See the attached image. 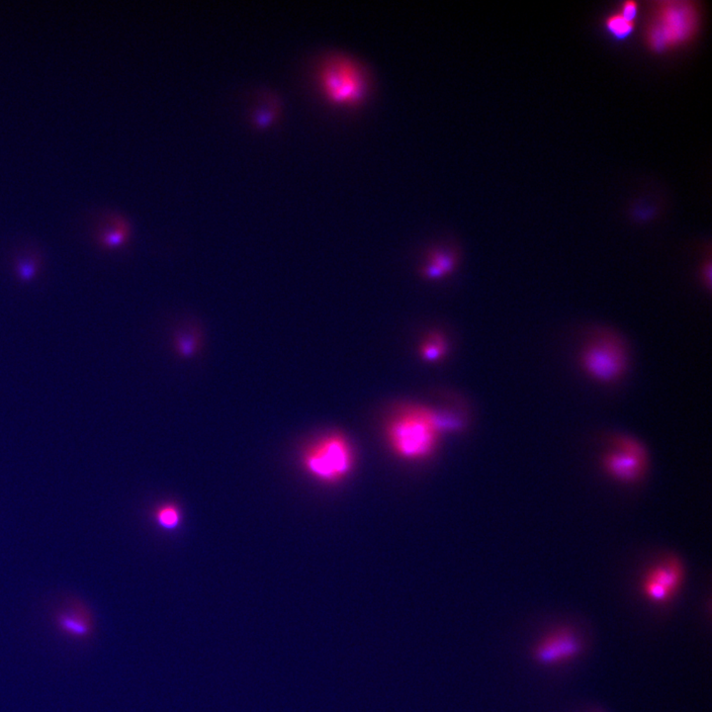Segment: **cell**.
<instances>
[{"label":"cell","instance_id":"6da1fadb","mask_svg":"<svg viewBox=\"0 0 712 712\" xmlns=\"http://www.w3.org/2000/svg\"><path fill=\"white\" fill-rule=\"evenodd\" d=\"M451 420L424 406H405L387 422V443L397 457L422 461L431 457Z\"/></svg>","mask_w":712,"mask_h":712},{"label":"cell","instance_id":"7a4b0ae2","mask_svg":"<svg viewBox=\"0 0 712 712\" xmlns=\"http://www.w3.org/2000/svg\"><path fill=\"white\" fill-rule=\"evenodd\" d=\"M581 373L597 385L608 387L625 379L632 366V350L625 336L611 327H592L577 353Z\"/></svg>","mask_w":712,"mask_h":712},{"label":"cell","instance_id":"3957f363","mask_svg":"<svg viewBox=\"0 0 712 712\" xmlns=\"http://www.w3.org/2000/svg\"><path fill=\"white\" fill-rule=\"evenodd\" d=\"M317 87L327 104L341 108L362 104L370 90V78L364 64L345 52H329L316 69Z\"/></svg>","mask_w":712,"mask_h":712},{"label":"cell","instance_id":"277c9868","mask_svg":"<svg viewBox=\"0 0 712 712\" xmlns=\"http://www.w3.org/2000/svg\"><path fill=\"white\" fill-rule=\"evenodd\" d=\"M355 453L348 437L329 432L310 444L302 454V466L317 481L336 484L350 475Z\"/></svg>","mask_w":712,"mask_h":712},{"label":"cell","instance_id":"5b68a950","mask_svg":"<svg viewBox=\"0 0 712 712\" xmlns=\"http://www.w3.org/2000/svg\"><path fill=\"white\" fill-rule=\"evenodd\" d=\"M699 12L689 1L658 2L648 24L646 40L657 52L682 46L697 32Z\"/></svg>","mask_w":712,"mask_h":712},{"label":"cell","instance_id":"8992f818","mask_svg":"<svg viewBox=\"0 0 712 712\" xmlns=\"http://www.w3.org/2000/svg\"><path fill=\"white\" fill-rule=\"evenodd\" d=\"M615 443V448L604 457V469L618 481L636 482L646 468L648 460L646 449L629 436L618 437Z\"/></svg>","mask_w":712,"mask_h":712},{"label":"cell","instance_id":"52a82bcc","mask_svg":"<svg viewBox=\"0 0 712 712\" xmlns=\"http://www.w3.org/2000/svg\"><path fill=\"white\" fill-rule=\"evenodd\" d=\"M56 632L71 642H87L97 630L92 608L78 599H69L57 608L52 616Z\"/></svg>","mask_w":712,"mask_h":712},{"label":"cell","instance_id":"ba28073f","mask_svg":"<svg viewBox=\"0 0 712 712\" xmlns=\"http://www.w3.org/2000/svg\"><path fill=\"white\" fill-rule=\"evenodd\" d=\"M683 578L682 563L678 558L670 557L650 569L642 582L644 596L656 604L670 601L680 589Z\"/></svg>","mask_w":712,"mask_h":712},{"label":"cell","instance_id":"9c48e42d","mask_svg":"<svg viewBox=\"0 0 712 712\" xmlns=\"http://www.w3.org/2000/svg\"><path fill=\"white\" fill-rule=\"evenodd\" d=\"M581 650L582 644L577 635L563 629L542 640L534 650V658L541 665H556L574 658Z\"/></svg>","mask_w":712,"mask_h":712},{"label":"cell","instance_id":"30bf717a","mask_svg":"<svg viewBox=\"0 0 712 712\" xmlns=\"http://www.w3.org/2000/svg\"><path fill=\"white\" fill-rule=\"evenodd\" d=\"M204 346V333L195 322H187L173 332L171 348L179 358L188 359L199 355Z\"/></svg>","mask_w":712,"mask_h":712},{"label":"cell","instance_id":"8fae6325","mask_svg":"<svg viewBox=\"0 0 712 712\" xmlns=\"http://www.w3.org/2000/svg\"><path fill=\"white\" fill-rule=\"evenodd\" d=\"M131 235L129 222L120 215L111 214L105 220L104 229L99 234V243L102 247L113 250L125 245Z\"/></svg>","mask_w":712,"mask_h":712},{"label":"cell","instance_id":"7c38bea8","mask_svg":"<svg viewBox=\"0 0 712 712\" xmlns=\"http://www.w3.org/2000/svg\"><path fill=\"white\" fill-rule=\"evenodd\" d=\"M606 30L618 40H625L635 28V22L623 17L620 12L611 14L606 20Z\"/></svg>","mask_w":712,"mask_h":712},{"label":"cell","instance_id":"4fadbf2b","mask_svg":"<svg viewBox=\"0 0 712 712\" xmlns=\"http://www.w3.org/2000/svg\"><path fill=\"white\" fill-rule=\"evenodd\" d=\"M155 522L162 529L173 530L181 522V513L174 504H164L157 508L155 513Z\"/></svg>","mask_w":712,"mask_h":712},{"label":"cell","instance_id":"5bb4252c","mask_svg":"<svg viewBox=\"0 0 712 712\" xmlns=\"http://www.w3.org/2000/svg\"><path fill=\"white\" fill-rule=\"evenodd\" d=\"M444 350V343L441 336H432L427 339V343L422 346V355L427 359H436L443 355Z\"/></svg>","mask_w":712,"mask_h":712},{"label":"cell","instance_id":"9a60e30c","mask_svg":"<svg viewBox=\"0 0 712 712\" xmlns=\"http://www.w3.org/2000/svg\"><path fill=\"white\" fill-rule=\"evenodd\" d=\"M453 264V259L443 253H436L431 259V266L429 267V274L432 276H439L446 270L450 269Z\"/></svg>","mask_w":712,"mask_h":712},{"label":"cell","instance_id":"2e32d148","mask_svg":"<svg viewBox=\"0 0 712 712\" xmlns=\"http://www.w3.org/2000/svg\"><path fill=\"white\" fill-rule=\"evenodd\" d=\"M620 13L627 20L635 22L638 13V6L635 1H625L621 6Z\"/></svg>","mask_w":712,"mask_h":712}]
</instances>
